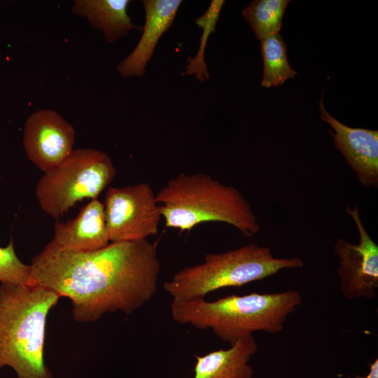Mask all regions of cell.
Segmentation results:
<instances>
[{"mask_svg":"<svg viewBox=\"0 0 378 378\" xmlns=\"http://www.w3.org/2000/svg\"><path fill=\"white\" fill-rule=\"evenodd\" d=\"M303 266L299 257L276 258L269 247L248 244L225 252L206 254L201 263L182 268L163 287L172 300H190L204 298L223 288L262 280L284 269Z\"/></svg>","mask_w":378,"mask_h":378,"instance_id":"5b68a950","label":"cell"},{"mask_svg":"<svg viewBox=\"0 0 378 378\" xmlns=\"http://www.w3.org/2000/svg\"><path fill=\"white\" fill-rule=\"evenodd\" d=\"M51 242L58 249L71 252L92 251L107 246L110 241L104 204L97 198L91 200L74 218L57 221Z\"/></svg>","mask_w":378,"mask_h":378,"instance_id":"7c38bea8","label":"cell"},{"mask_svg":"<svg viewBox=\"0 0 378 378\" xmlns=\"http://www.w3.org/2000/svg\"><path fill=\"white\" fill-rule=\"evenodd\" d=\"M58 294L38 284H0V368L17 378H53L44 359L46 324Z\"/></svg>","mask_w":378,"mask_h":378,"instance_id":"3957f363","label":"cell"},{"mask_svg":"<svg viewBox=\"0 0 378 378\" xmlns=\"http://www.w3.org/2000/svg\"><path fill=\"white\" fill-rule=\"evenodd\" d=\"M346 213L354 220L359 242L351 244L340 238L334 246L339 258L337 274L340 290L347 300L373 299L378 288V246L367 232L360 216L358 207L346 206Z\"/></svg>","mask_w":378,"mask_h":378,"instance_id":"ba28073f","label":"cell"},{"mask_svg":"<svg viewBox=\"0 0 378 378\" xmlns=\"http://www.w3.org/2000/svg\"><path fill=\"white\" fill-rule=\"evenodd\" d=\"M354 378H378V359L370 365V371L366 377L355 375Z\"/></svg>","mask_w":378,"mask_h":378,"instance_id":"d6986e66","label":"cell"},{"mask_svg":"<svg viewBox=\"0 0 378 378\" xmlns=\"http://www.w3.org/2000/svg\"><path fill=\"white\" fill-rule=\"evenodd\" d=\"M258 350V344L251 335L239 340L227 349L195 356L193 378H253V370L249 364Z\"/></svg>","mask_w":378,"mask_h":378,"instance_id":"4fadbf2b","label":"cell"},{"mask_svg":"<svg viewBox=\"0 0 378 378\" xmlns=\"http://www.w3.org/2000/svg\"><path fill=\"white\" fill-rule=\"evenodd\" d=\"M302 303L296 290L275 293L230 295L214 301L172 300V319L200 330L211 329L230 346L256 331H281L287 317Z\"/></svg>","mask_w":378,"mask_h":378,"instance_id":"7a4b0ae2","label":"cell"},{"mask_svg":"<svg viewBox=\"0 0 378 378\" xmlns=\"http://www.w3.org/2000/svg\"><path fill=\"white\" fill-rule=\"evenodd\" d=\"M145 23L142 35L134 50L117 66L124 78L141 76L152 58L158 42L172 26L181 0H144Z\"/></svg>","mask_w":378,"mask_h":378,"instance_id":"8fae6325","label":"cell"},{"mask_svg":"<svg viewBox=\"0 0 378 378\" xmlns=\"http://www.w3.org/2000/svg\"><path fill=\"white\" fill-rule=\"evenodd\" d=\"M0 91H1V87H0Z\"/></svg>","mask_w":378,"mask_h":378,"instance_id":"ffe728a7","label":"cell"},{"mask_svg":"<svg viewBox=\"0 0 378 378\" xmlns=\"http://www.w3.org/2000/svg\"><path fill=\"white\" fill-rule=\"evenodd\" d=\"M0 282L13 285L33 284L30 265L19 259L12 239L6 246H0Z\"/></svg>","mask_w":378,"mask_h":378,"instance_id":"ac0fdd59","label":"cell"},{"mask_svg":"<svg viewBox=\"0 0 378 378\" xmlns=\"http://www.w3.org/2000/svg\"><path fill=\"white\" fill-rule=\"evenodd\" d=\"M130 0H75L71 12L85 18L90 26L100 31L108 43L127 36L134 29L127 8Z\"/></svg>","mask_w":378,"mask_h":378,"instance_id":"5bb4252c","label":"cell"},{"mask_svg":"<svg viewBox=\"0 0 378 378\" xmlns=\"http://www.w3.org/2000/svg\"><path fill=\"white\" fill-rule=\"evenodd\" d=\"M30 267L32 284L69 298L74 318L83 323L107 312L134 313L155 295L161 269L156 246L147 239L88 252L62 251L50 241Z\"/></svg>","mask_w":378,"mask_h":378,"instance_id":"6da1fadb","label":"cell"},{"mask_svg":"<svg viewBox=\"0 0 378 378\" xmlns=\"http://www.w3.org/2000/svg\"><path fill=\"white\" fill-rule=\"evenodd\" d=\"M260 46L263 60L262 87H277L286 79L295 77L297 71L288 62L286 44L279 33L260 40Z\"/></svg>","mask_w":378,"mask_h":378,"instance_id":"9a60e30c","label":"cell"},{"mask_svg":"<svg viewBox=\"0 0 378 378\" xmlns=\"http://www.w3.org/2000/svg\"><path fill=\"white\" fill-rule=\"evenodd\" d=\"M321 118L334 130H328L334 145L342 153L346 163L366 187L378 185V131L354 128L333 118L319 102Z\"/></svg>","mask_w":378,"mask_h":378,"instance_id":"30bf717a","label":"cell"},{"mask_svg":"<svg viewBox=\"0 0 378 378\" xmlns=\"http://www.w3.org/2000/svg\"><path fill=\"white\" fill-rule=\"evenodd\" d=\"M165 226L189 231L200 223L222 222L247 237L260 230L257 217L240 190L204 173L181 172L155 194Z\"/></svg>","mask_w":378,"mask_h":378,"instance_id":"277c9868","label":"cell"},{"mask_svg":"<svg viewBox=\"0 0 378 378\" xmlns=\"http://www.w3.org/2000/svg\"><path fill=\"white\" fill-rule=\"evenodd\" d=\"M224 4L223 0L211 1L206 11L196 19V24L203 30L200 36V45L195 57L188 61L185 71L182 73L183 76H195L201 82L206 81L209 78L204 60V51L209 35L216 29Z\"/></svg>","mask_w":378,"mask_h":378,"instance_id":"e0dca14e","label":"cell"},{"mask_svg":"<svg viewBox=\"0 0 378 378\" xmlns=\"http://www.w3.org/2000/svg\"><path fill=\"white\" fill-rule=\"evenodd\" d=\"M115 174L106 153L92 148L74 149L59 164L44 172L36 196L46 214L59 218L78 202L97 199Z\"/></svg>","mask_w":378,"mask_h":378,"instance_id":"8992f818","label":"cell"},{"mask_svg":"<svg viewBox=\"0 0 378 378\" xmlns=\"http://www.w3.org/2000/svg\"><path fill=\"white\" fill-rule=\"evenodd\" d=\"M103 204L110 242L141 241L158 233L162 215L150 183L111 186Z\"/></svg>","mask_w":378,"mask_h":378,"instance_id":"52a82bcc","label":"cell"},{"mask_svg":"<svg viewBox=\"0 0 378 378\" xmlns=\"http://www.w3.org/2000/svg\"><path fill=\"white\" fill-rule=\"evenodd\" d=\"M76 130L59 113L40 109L29 115L22 144L28 159L46 172L59 164L74 150Z\"/></svg>","mask_w":378,"mask_h":378,"instance_id":"9c48e42d","label":"cell"},{"mask_svg":"<svg viewBox=\"0 0 378 378\" xmlns=\"http://www.w3.org/2000/svg\"><path fill=\"white\" fill-rule=\"evenodd\" d=\"M289 0H255L244 8L242 15L257 38L279 33Z\"/></svg>","mask_w":378,"mask_h":378,"instance_id":"2e32d148","label":"cell"}]
</instances>
